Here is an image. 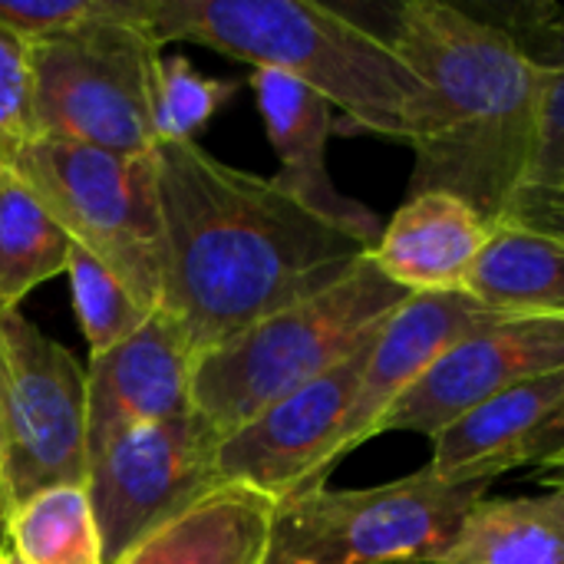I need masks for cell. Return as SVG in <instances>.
Instances as JSON below:
<instances>
[{"label":"cell","mask_w":564,"mask_h":564,"mask_svg":"<svg viewBox=\"0 0 564 564\" xmlns=\"http://www.w3.org/2000/svg\"><path fill=\"white\" fill-rule=\"evenodd\" d=\"M162 212V314L195 354L288 311L370 248L294 202L274 178L225 165L198 142L155 145Z\"/></svg>","instance_id":"6da1fadb"},{"label":"cell","mask_w":564,"mask_h":564,"mask_svg":"<svg viewBox=\"0 0 564 564\" xmlns=\"http://www.w3.org/2000/svg\"><path fill=\"white\" fill-rule=\"evenodd\" d=\"M390 43L423 86L410 195L443 188L502 221L532 178L545 69L509 26L443 0L403 3Z\"/></svg>","instance_id":"7a4b0ae2"},{"label":"cell","mask_w":564,"mask_h":564,"mask_svg":"<svg viewBox=\"0 0 564 564\" xmlns=\"http://www.w3.org/2000/svg\"><path fill=\"white\" fill-rule=\"evenodd\" d=\"M149 33L159 46L198 43L254 69L284 73L350 126L410 142L423 86L390 36L314 0H155Z\"/></svg>","instance_id":"3957f363"},{"label":"cell","mask_w":564,"mask_h":564,"mask_svg":"<svg viewBox=\"0 0 564 564\" xmlns=\"http://www.w3.org/2000/svg\"><path fill=\"white\" fill-rule=\"evenodd\" d=\"M406 297L367 254L327 291L198 354L192 383L195 413L225 440L278 400L354 357Z\"/></svg>","instance_id":"277c9868"},{"label":"cell","mask_w":564,"mask_h":564,"mask_svg":"<svg viewBox=\"0 0 564 564\" xmlns=\"http://www.w3.org/2000/svg\"><path fill=\"white\" fill-rule=\"evenodd\" d=\"M7 165L33 188L73 245L109 268L145 307H162V212L155 152L119 155L33 135Z\"/></svg>","instance_id":"5b68a950"},{"label":"cell","mask_w":564,"mask_h":564,"mask_svg":"<svg viewBox=\"0 0 564 564\" xmlns=\"http://www.w3.org/2000/svg\"><path fill=\"white\" fill-rule=\"evenodd\" d=\"M486 489L430 469L370 489L317 486L274 509L264 564H440Z\"/></svg>","instance_id":"8992f818"},{"label":"cell","mask_w":564,"mask_h":564,"mask_svg":"<svg viewBox=\"0 0 564 564\" xmlns=\"http://www.w3.org/2000/svg\"><path fill=\"white\" fill-rule=\"evenodd\" d=\"M26 46L33 135L119 155L155 152L152 83L162 46L149 26H93Z\"/></svg>","instance_id":"52a82bcc"},{"label":"cell","mask_w":564,"mask_h":564,"mask_svg":"<svg viewBox=\"0 0 564 564\" xmlns=\"http://www.w3.org/2000/svg\"><path fill=\"white\" fill-rule=\"evenodd\" d=\"M86 370L20 307L0 311V476L10 512L43 489L86 482Z\"/></svg>","instance_id":"ba28073f"},{"label":"cell","mask_w":564,"mask_h":564,"mask_svg":"<svg viewBox=\"0 0 564 564\" xmlns=\"http://www.w3.org/2000/svg\"><path fill=\"white\" fill-rule=\"evenodd\" d=\"M221 436L198 416L135 426L109 440L86 466L102 564H119L149 535L185 516L218 482Z\"/></svg>","instance_id":"9c48e42d"},{"label":"cell","mask_w":564,"mask_h":564,"mask_svg":"<svg viewBox=\"0 0 564 564\" xmlns=\"http://www.w3.org/2000/svg\"><path fill=\"white\" fill-rule=\"evenodd\" d=\"M373 340L324 377L228 433L215 459L218 482L248 489L268 499L274 509L301 492L327 486L334 469L330 453L354 403Z\"/></svg>","instance_id":"30bf717a"},{"label":"cell","mask_w":564,"mask_h":564,"mask_svg":"<svg viewBox=\"0 0 564 564\" xmlns=\"http://www.w3.org/2000/svg\"><path fill=\"white\" fill-rule=\"evenodd\" d=\"M564 370V317H499L453 344L380 420V433L436 436L466 410Z\"/></svg>","instance_id":"8fae6325"},{"label":"cell","mask_w":564,"mask_h":564,"mask_svg":"<svg viewBox=\"0 0 564 564\" xmlns=\"http://www.w3.org/2000/svg\"><path fill=\"white\" fill-rule=\"evenodd\" d=\"M195 360L198 354L192 350L178 324L162 311H155L119 347L89 357L86 459L126 430L195 413Z\"/></svg>","instance_id":"7c38bea8"},{"label":"cell","mask_w":564,"mask_h":564,"mask_svg":"<svg viewBox=\"0 0 564 564\" xmlns=\"http://www.w3.org/2000/svg\"><path fill=\"white\" fill-rule=\"evenodd\" d=\"M502 314L486 311L469 294H410L380 327L367 367L360 373L354 403L340 426V436L330 453V466H337L347 453L377 436L380 420L393 410V403L420 383V377L463 337L499 321Z\"/></svg>","instance_id":"4fadbf2b"},{"label":"cell","mask_w":564,"mask_h":564,"mask_svg":"<svg viewBox=\"0 0 564 564\" xmlns=\"http://www.w3.org/2000/svg\"><path fill=\"white\" fill-rule=\"evenodd\" d=\"M251 89L258 112L264 119L268 142L281 165L278 175L271 178L307 212L347 231L350 238L373 251V245L383 235V221L357 198H347L327 172L334 106L304 83L274 69H254Z\"/></svg>","instance_id":"5bb4252c"},{"label":"cell","mask_w":564,"mask_h":564,"mask_svg":"<svg viewBox=\"0 0 564 564\" xmlns=\"http://www.w3.org/2000/svg\"><path fill=\"white\" fill-rule=\"evenodd\" d=\"M492 231L496 221L473 202L443 188L413 192L383 225L370 258L406 294H456Z\"/></svg>","instance_id":"9a60e30c"},{"label":"cell","mask_w":564,"mask_h":564,"mask_svg":"<svg viewBox=\"0 0 564 564\" xmlns=\"http://www.w3.org/2000/svg\"><path fill=\"white\" fill-rule=\"evenodd\" d=\"M564 400V370L519 383L433 436L430 473L446 486H489L525 466V449Z\"/></svg>","instance_id":"2e32d148"},{"label":"cell","mask_w":564,"mask_h":564,"mask_svg":"<svg viewBox=\"0 0 564 564\" xmlns=\"http://www.w3.org/2000/svg\"><path fill=\"white\" fill-rule=\"evenodd\" d=\"M271 519L274 506L268 499L221 486L119 564H264Z\"/></svg>","instance_id":"e0dca14e"},{"label":"cell","mask_w":564,"mask_h":564,"mask_svg":"<svg viewBox=\"0 0 564 564\" xmlns=\"http://www.w3.org/2000/svg\"><path fill=\"white\" fill-rule=\"evenodd\" d=\"M463 294L502 317H564V241L496 221Z\"/></svg>","instance_id":"ac0fdd59"},{"label":"cell","mask_w":564,"mask_h":564,"mask_svg":"<svg viewBox=\"0 0 564 564\" xmlns=\"http://www.w3.org/2000/svg\"><path fill=\"white\" fill-rule=\"evenodd\" d=\"M440 564H564V489L479 499Z\"/></svg>","instance_id":"d6986e66"},{"label":"cell","mask_w":564,"mask_h":564,"mask_svg":"<svg viewBox=\"0 0 564 564\" xmlns=\"http://www.w3.org/2000/svg\"><path fill=\"white\" fill-rule=\"evenodd\" d=\"M69 248V235L33 188L0 162V311H17L43 281L66 274Z\"/></svg>","instance_id":"ffe728a7"},{"label":"cell","mask_w":564,"mask_h":564,"mask_svg":"<svg viewBox=\"0 0 564 564\" xmlns=\"http://www.w3.org/2000/svg\"><path fill=\"white\" fill-rule=\"evenodd\" d=\"M7 549L26 564H102L86 482L53 486L10 512Z\"/></svg>","instance_id":"44dd1931"},{"label":"cell","mask_w":564,"mask_h":564,"mask_svg":"<svg viewBox=\"0 0 564 564\" xmlns=\"http://www.w3.org/2000/svg\"><path fill=\"white\" fill-rule=\"evenodd\" d=\"M238 83L215 79L195 69L185 56H162L152 83V132L155 145L195 142L198 132L228 106Z\"/></svg>","instance_id":"7402d4cb"},{"label":"cell","mask_w":564,"mask_h":564,"mask_svg":"<svg viewBox=\"0 0 564 564\" xmlns=\"http://www.w3.org/2000/svg\"><path fill=\"white\" fill-rule=\"evenodd\" d=\"M66 278H69V291H73L76 321L89 344V357H99V354L119 347L155 314V311H145L122 288V281L109 268H102L89 251H83L79 245L69 248Z\"/></svg>","instance_id":"603a6c76"},{"label":"cell","mask_w":564,"mask_h":564,"mask_svg":"<svg viewBox=\"0 0 564 564\" xmlns=\"http://www.w3.org/2000/svg\"><path fill=\"white\" fill-rule=\"evenodd\" d=\"M155 0H0V23L23 43L73 36L93 26H149Z\"/></svg>","instance_id":"cb8c5ba5"},{"label":"cell","mask_w":564,"mask_h":564,"mask_svg":"<svg viewBox=\"0 0 564 564\" xmlns=\"http://www.w3.org/2000/svg\"><path fill=\"white\" fill-rule=\"evenodd\" d=\"M33 139L30 46L0 23V162Z\"/></svg>","instance_id":"d4e9b609"},{"label":"cell","mask_w":564,"mask_h":564,"mask_svg":"<svg viewBox=\"0 0 564 564\" xmlns=\"http://www.w3.org/2000/svg\"><path fill=\"white\" fill-rule=\"evenodd\" d=\"M545 89H542V129H539V152L532 165V178L525 185L564 178V66H542Z\"/></svg>","instance_id":"484cf974"},{"label":"cell","mask_w":564,"mask_h":564,"mask_svg":"<svg viewBox=\"0 0 564 564\" xmlns=\"http://www.w3.org/2000/svg\"><path fill=\"white\" fill-rule=\"evenodd\" d=\"M502 221H516L564 241V178L522 185L509 202Z\"/></svg>","instance_id":"4316f807"},{"label":"cell","mask_w":564,"mask_h":564,"mask_svg":"<svg viewBox=\"0 0 564 564\" xmlns=\"http://www.w3.org/2000/svg\"><path fill=\"white\" fill-rule=\"evenodd\" d=\"M519 43L532 53L539 66H564V17L532 10L525 20L512 26Z\"/></svg>","instance_id":"83f0119b"},{"label":"cell","mask_w":564,"mask_h":564,"mask_svg":"<svg viewBox=\"0 0 564 564\" xmlns=\"http://www.w3.org/2000/svg\"><path fill=\"white\" fill-rule=\"evenodd\" d=\"M564 456V400L558 403V410L549 416V423L535 433V440L525 449V466H542L549 459Z\"/></svg>","instance_id":"f1b7e54d"},{"label":"cell","mask_w":564,"mask_h":564,"mask_svg":"<svg viewBox=\"0 0 564 564\" xmlns=\"http://www.w3.org/2000/svg\"><path fill=\"white\" fill-rule=\"evenodd\" d=\"M535 469H539V482H542L545 489H564V456L549 459V463H542V466H535Z\"/></svg>","instance_id":"f546056e"},{"label":"cell","mask_w":564,"mask_h":564,"mask_svg":"<svg viewBox=\"0 0 564 564\" xmlns=\"http://www.w3.org/2000/svg\"><path fill=\"white\" fill-rule=\"evenodd\" d=\"M7 519H10V506H7V489H3V476H0V549L7 552Z\"/></svg>","instance_id":"4dcf8cb0"},{"label":"cell","mask_w":564,"mask_h":564,"mask_svg":"<svg viewBox=\"0 0 564 564\" xmlns=\"http://www.w3.org/2000/svg\"><path fill=\"white\" fill-rule=\"evenodd\" d=\"M0 564H26V562H23V558H17V555H13V552L7 549V552L0 555Z\"/></svg>","instance_id":"1f68e13d"},{"label":"cell","mask_w":564,"mask_h":564,"mask_svg":"<svg viewBox=\"0 0 564 564\" xmlns=\"http://www.w3.org/2000/svg\"><path fill=\"white\" fill-rule=\"evenodd\" d=\"M0 555H3V549H0Z\"/></svg>","instance_id":"d6a6232c"}]
</instances>
